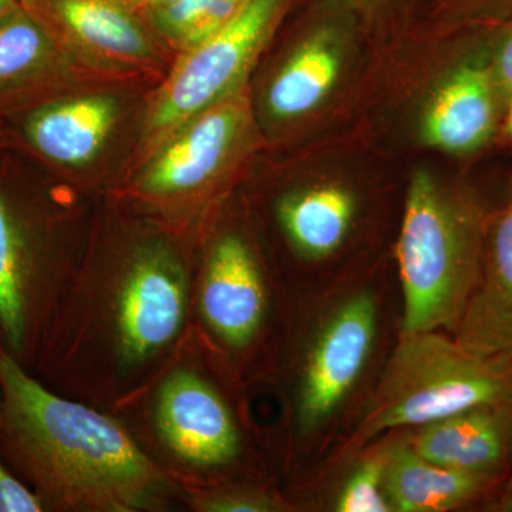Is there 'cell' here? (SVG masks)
Returning a JSON list of instances; mask_svg holds the SVG:
<instances>
[{"label":"cell","mask_w":512,"mask_h":512,"mask_svg":"<svg viewBox=\"0 0 512 512\" xmlns=\"http://www.w3.org/2000/svg\"><path fill=\"white\" fill-rule=\"evenodd\" d=\"M33 377L53 392L110 410L177 348L190 326L197 232L110 200Z\"/></svg>","instance_id":"1"},{"label":"cell","mask_w":512,"mask_h":512,"mask_svg":"<svg viewBox=\"0 0 512 512\" xmlns=\"http://www.w3.org/2000/svg\"><path fill=\"white\" fill-rule=\"evenodd\" d=\"M0 457L45 512L184 511L183 485L107 410L40 383L0 355Z\"/></svg>","instance_id":"2"},{"label":"cell","mask_w":512,"mask_h":512,"mask_svg":"<svg viewBox=\"0 0 512 512\" xmlns=\"http://www.w3.org/2000/svg\"><path fill=\"white\" fill-rule=\"evenodd\" d=\"M225 369L188 326L171 355L107 412L183 487L234 480L247 454V436L224 383Z\"/></svg>","instance_id":"3"},{"label":"cell","mask_w":512,"mask_h":512,"mask_svg":"<svg viewBox=\"0 0 512 512\" xmlns=\"http://www.w3.org/2000/svg\"><path fill=\"white\" fill-rule=\"evenodd\" d=\"M487 231L470 195L448 190L427 171L414 174L397 244L403 333L453 332L480 279Z\"/></svg>","instance_id":"4"},{"label":"cell","mask_w":512,"mask_h":512,"mask_svg":"<svg viewBox=\"0 0 512 512\" xmlns=\"http://www.w3.org/2000/svg\"><path fill=\"white\" fill-rule=\"evenodd\" d=\"M73 214L46 198L0 183V338L33 375L83 252Z\"/></svg>","instance_id":"5"},{"label":"cell","mask_w":512,"mask_h":512,"mask_svg":"<svg viewBox=\"0 0 512 512\" xmlns=\"http://www.w3.org/2000/svg\"><path fill=\"white\" fill-rule=\"evenodd\" d=\"M244 90L202 111L111 188L110 200L183 232H197L251 137Z\"/></svg>","instance_id":"6"},{"label":"cell","mask_w":512,"mask_h":512,"mask_svg":"<svg viewBox=\"0 0 512 512\" xmlns=\"http://www.w3.org/2000/svg\"><path fill=\"white\" fill-rule=\"evenodd\" d=\"M512 400V373L484 362L456 339L433 332L403 333L357 437L424 426L471 407Z\"/></svg>","instance_id":"7"},{"label":"cell","mask_w":512,"mask_h":512,"mask_svg":"<svg viewBox=\"0 0 512 512\" xmlns=\"http://www.w3.org/2000/svg\"><path fill=\"white\" fill-rule=\"evenodd\" d=\"M291 0H248L227 25L180 53L148 103L137 168L184 124L242 90Z\"/></svg>","instance_id":"8"},{"label":"cell","mask_w":512,"mask_h":512,"mask_svg":"<svg viewBox=\"0 0 512 512\" xmlns=\"http://www.w3.org/2000/svg\"><path fill=\"white\" fill-rule=\"evenodd\" d=\"M271 308V288L251 241L237 228L215 227L207 215L195 237L190 328L229 369L258 348Z\"/></svg>","instance_id":"9"},{"label":"cell","mask_w":512,"mask_h":512,"mask_svg":"<svg viewBox=\"0 0 512 512\" xmlns=\"http://www.w3.org/2000/svg\"><path fill=\"white\" fill-rule=\"evenodd\" d=\"M377 308L367 293L346 302L315 340L292 399L296 431L318 429L356 383L375 339Z\"/></svg>","instance_id":"10"},{"label":"cell","mask_w":512,"mask_h":512,"mask_svg":"<svg viewBox=\"0 0 512 512\" xmlns=\"http://www.w3.org/2000/svg\"><path fill=\"white\" fill-rule=\"evenodd\" d=\"M22 5L90 62L123 73L160 63L150 30L121 0H22Z\"/></svg>","instance_id":"11"},{"label":"cell","mask_w":512,"mask_h":512,"mask_svg":"<svg viewBox=\"0 0 512 512\" xmlns=\"http://www.w3.org/2000/svg\"><path fill=\"white\" fill-rule=\"evenodd\" d=\"M503 104L488 52L468 57L448 73L427 104L424 141L446 153H474L494 136Z\"/></svg>","instance_id":"12"},{"label":"cell","mask_w":512,"mask_h":512,"mask_svg":"<svg viewBox=\"0 0 512 512\" xmlns=\"http://www.w3.org/2000/svg\"><path fill=\"white\" fill-rule=\"evenodd\" d=\"M453 332L468 353L512 373V205L488 228L480 279Z\"/></svg>","instance_id":"13"},{"label":"cell","mask_w":512,"mask_h":512,"mask_svg":"<svg viewBox=\"0 0 512 512\" xmlns=\"http://www.w3.org/2000/svg\"><path fill=\"white\" fill-rule=\"evenodd\" d=\"M113 73L123 72L74 52L23 5L0 20V93L69 86Z\"/></svg>","instance_id":"14"},{"label":"cell","mask_w":512,"mask_h":512,"mask_svg":"<svg viewBox=\"0 0 512 512\" xmlns=\"http://www.w3.org/2000/svg\"><path fill=\"white\" fill-rule=\"evenodd\" d=\"M412 444L437 466L498 478L512 453V400L471 407L424 424Z\"/></svg>","instance_id":"15"},{"label":"cell","mask_w":512,"mask_h":512,"mask_svg":"<svg viewBox=\"0 0 512 512\" xmlns=\"http://www.w3.org/2000/svg\"><path fill=\"white\" fill-rule=\"evenodd\" d=\"M119 117L120 101L111 93L60 97L29 114L25 136L40 156L59 167L76 170L96 160Z\"/></svg>","instance_id":"16"},{"label":"cell","mask_w":512,"mask_h":512,"mask_svg":"<svg viewBox=\"0 0 512 512\" xmlns=\"http://www.w3.org/2000/svg\"><path fill=\"white\" fill-rule=\"evenodd\" d=\"M495 477L460 473L419 456L400 444L384 457L383 490L393 511L443 512L470 503Z\"/></svg>","instance_id":"17"},{"label":"cell","mask_w":512,"mask_h":512,"mask_svg":"<svg viewBox=\"0 0 512 512\" xmlns=\"http://www.w3.org/2000/svg\"><path fill=\"white\" fill-rule=\"evenodd\" d=\"M338 30L323 26L303 40L275 74L266 92V113L275 121H291L311 113L330 93L342 69Z\"/></svg>","instance_id":"18"},{"label":"cell","mask_w":512,"mask_h":512,"mask_svg":"<svg viewBox=\"0 0 512 512\" xmlns=\"http://www.w3.org/2000/svg\"><path fill=\"white\" fill-rule=\"evenodd\" d=\"M355 210L350 191L326 184L286 192L276 202L275 217L293 251L316 259L340 247Z\"/></svg>","instance_id":"19"},{"label":"cell","mask_w":512,"mask_h":512,"mask_svg":"<svg viewBox=\"0 0 512 512\" xmlns=\"http://www.w3.org/2000/svg\"><path fill=\"white\" fill-rule=\"evenodd\" d=\"M248 0H173L146 13L154 32L177 52L214 35Z\"/></svg>","instance_id":"20"},{"label":"cell","mask_w":512,"mask_h":512,"mask_svg":"<svg viewBox=\"0 0 512 512\" xmlns=\"http://www.w3.org/2000/svg\"><path fill=\"white\" fill-rule=\"evenodd\" d=\"M184 511L279 512L286 503L275 491L252 480L222 481L205 487H183Z\"/></svg>","instance_id":"21"},{"label":"cell","mask_w":512,"mask_h":512,"mask_svg":"<svg viewBox=\"0 0 512 512\" xmlns=\"http://www.w3.org/2000/svg\"><path fill=\"white\" fill-rule=\"evenodd\" d=\"M384 458L367 461L356 470L340 494L339 512H389L392 505L383 490Z\"/></svg>","instance_id":"22"},{"label":"cell","mask_w":512,"mask_h":512,"mask_svg":"<svg viewBox=\"0 0 512 512\" xmlns=\"http://www.w3.org/2000/svg\"><path fill=\"white\" fill-rule=\"evenodd\" d=\"M505 25L495 35L488 52L491 72L505 104L512 100V15L504 18Z\"/></svg>","instance_id":"23"},{"label":"cell","mask_w":512,"mask_h":512,"mask_svg":"<svg viewBox=\"0 0 512 512\" xmlns=\"http://www.w3.org/2000/svg\"><path fill=\"white\" fill-rule=\"evenodd\" d=\"M0 512H45L36 494L0 457Z\"/></svg>","instance_id":"24"},{"label":"cell","mask_w":512,"mask_h":512,"mask_svg":"<svg viewBox=\"0 0 512 512\" xmlns=\"http://www.w3.org/2000/svg\"><path fill=\"white\" fill-rule=\"evenodd\" d=\"M468 15L476 18L504 19L512 15V0H453Z\"/></svg>","instance_id":"25"},{"label":"cell","mask_w":512,"mask_h":512,"mask_svg":"<svg viewBox=\"0 0 512 512\" xmlns=\"http://www.w3.org/2000/svg\"><path fill=\"white\" fill-rule=\"evenodd\" d=\"M126 3L128 8L140 13H148L150 10L160 8V6L167 5V3L173 2V0H121Z\"/></svg>","instance_id":"26"},{"label":"cell","mask_w":512,"mask_h":512,"mask_svg":"<svg viewBox=\"0 0 512 512\" xmlns=\"http://www.w3.org/2000/svg\"><path fill=\"white\" fill-rule=\"evenodd\" d=\"M22 0H0V20L5 19L10 13L20 8Z\"/></svg>","instance_id":"27"},{"label":"cell","mask_w":512,"mask_h":512,"mask_svg":"<svg viewBox=\"0 0 512 512\" xmlns=\"http://www.w3.org/2000/svg\"><path fill=\"white\" fill-rule=\"evenodd\" d=\"M350 2L363 9H376L379 6L386 5L390 0H350Z\"/></svg>","instance_id":"28"},{"label":"cell","mask_w":512,"mask_h":512,"mask_svg":"<svg viewBox=\"0 0 512 512\" xmlns=\"http://www.w3.org/2000/svg\"><path fill=\"white\" fill-rule=\"evenodd\" d=\"M501 507H503V511L512 512V473L510 483H508L507 491H505V497Z\"/></svg>","instance_id":"29"},{"label":"cell","mask_w":512,"mask_h":512,"mask_svg":"<svg viewBox=\"0 0 512 512\" xmlns=\"http://www.w3.org/2000/svg\"><path fill=\"white\" fill-rule=\"evenodd\" d=\"M505 130L512 136V100L508 104L507 123H505Z\"/></svg>","instance_id":"30"},{"label":"cell","mask_w":512,"mask_h":512,"mask_svg":"<svg viewBox=\"0 0 512 512\" xmlns=\"http://www.w3.org/2000/svg\"><path fill=\"white\" fill-rule=\"evenodd\" d=\"M3 352H6L5 346H3L2 338H0V355H2Z\"/></svg>","instance_id":"31"}]
</instances>
